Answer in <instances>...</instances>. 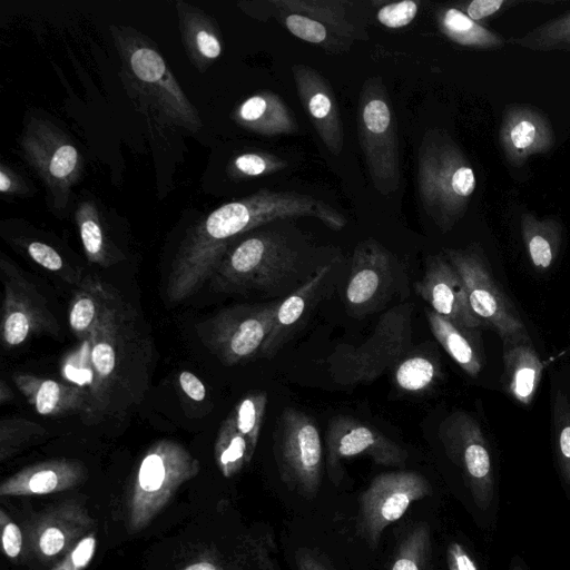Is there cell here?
<instances>
[{"label": "cell", "mask_w": 570, "mask_h": 570, "mask_svg": "<svg viewBox=\"0 0 570 570\" xmlns=\"http://www.w3.org/2000/svg\"><path fill=\"white\" fill-rule=\"evenodd\" d=\"M199 463L180 443L161 439L141 458L129 499V527L139 531L165 508L178 488L197 475Z\"/></svg>", "instance_id": "obj_6"}, {"label": "cell", "mask_w": 570, "mask_h": 570, "mask_svg": "<svg viewBox=\"0 0 570 570\" xmlns=\"http://www.w3.org/2000/svg\"><path fill=\"white\" fill-rule=\"evenodd\" d=\"M295 559L298 570H327L309 551H297Z\"/></svg>", "instance_id": "obj_50"}, {"label": "cell", "mask_w": 570, "mask_h": 570, "mask_svg": "<svg viewBox=\"0 0 570 570\" xmlns=\"http://www.w3.org/2000/svg\"><path fill=\"white\" fill-rule=\"evenodd\" d=\"M440 30L453 42L471 48L492 49L503 46L500 35L473 21L458 8H446L439 13Z\"/></svg>", "instance_id": "obj_30"}, {"label": "cell", "mask_w": 570, "mask_h": 570, "mask_svg": "<svg viewBox=\"0 0 570 570\" xmlns=\"http://www.w3.org/2000/svg\"><path fill=\"white\" fill-rule=\"evenodd\" d=\"M285 24L295 37L311 43H322L327 38L326 27L305 14L291 13L285 18Z\"/></svg>", "instance_id": "obj_40"}, {"label": "cell", "mask_w": 570, "mask_h": 570, "mask_svg": "<svg viewBox=\"0 0 570 570\" xmlns=\"http://www.w3.org/2000/svg\"><path fill=\"white\" fill-rule=\"evenodd\" d=\"M444 253L461 277L472 311L485 326L494 330L502 343L530 341L524 322L493 277L482 250L470 246Z\"/></svg>", "instance_id": "obj_8"}, {"label": "cell", "mask_w": 570, "mask_h": 570, "mask_svg": "<svg viewBox=\"0 0 570 570\" xmlns=\"http://www.w3.org/2000/svg\"><path fill=\"white\" fill-rule=\"evenodd\" d=\"M330 271V265L322 266L316 273L304 282L297 289L279 302L273 327L267 336L259 357H272L286 343L303 317L312 297L320 288L323 279Z\"/></svg>", "instance_id": "obj_25"}, {"label": "cell", "mask_w": 570, "mask_h": 570, "mask_svg": "<svg viewBox=\"0 0 570 570\" xmlns=\"http://www.w3.org/2000/svg\"><path fill=\"white\" fill-rule=\"evenodd\" d=\"M551 417L559 466L570 488V404L566 393L560 389L553 394Z\"/></svg>", "instance_id": "obj_36"}, {"label": "cell", "mask_w": 570, "mask_h": 570, "mask_svg": "<svg viewBox=\"0 0 570 570\" xmlns=\"http://www.w3.org/2000/svg\"><path fill=\"white\" fill-rule=\"evenodd\" d=\"M299 216L317 217L332 228L342 219L326 204L293 191L264 189L219 206L191 227L180 243L167 278L166 298L180 303L195 294L246 233L274 220Z\"/></svg>", "instance_id": "obj_2"}, {"label": "cell", "mask_w": 570, "mask_h": 570, "mask_svg": "<svg viewBox=\"0 0 570 570\" xmlns=\"http://www.w3.org/2000/svg\"><path fill=\"white\" fill-rule=\"evenodd\" d=\"M125 69L145 96L170 122L196 132L202 121L163 56L140 36H118Z\"/></svg>", "instance_id": "obj_9"}, {"label": "cell", "mask_w": 570, "mask_h": 570, "mask_svg": "<svg viewBox=\"0 0 570 570\" xmlns=\"http://www.w3.org/2000/svg\"><path fill=\"white\" fill-rule=\"evenodd\" d=\"M26 248L28 255L35 263L47 271L58 273L61 277L67 279V282H73V278L69 276L65 261L53 247L46 243L35 240L28 243Z\"/></svg>", "instance_id": "obj_41"}, {"label": "cell", "mask_w": 570, "mask_h": 570, "mask_svg": "<svg viewBox=\"0 0 570 570\" xmlns=\"http://www.w3.org/2000/svg\"><path fill=\"white\" fill-rule=\"evenodd\" d=\"M46 429L23 417H3L0 421V458L6 460L21 448L46 434Z\"/></svg>", "instance_id": "obj_38"}, {"label": "cell", "mask_w": 570, "mask_h": 570, "mask_svg": "<svg viewBox=\"0 0 570 570\" xmlns=\"http://www.w3.org/2000/svg\"><path fill=\"white\" fill-rule=\"evenodd\" d=\"M243 128L264 136L292 134L297 126L284 101L275 94L261 91L245 99L234 111Z\"/></svg>", "instance_id": "obj_24"}, {"label": "cell", "mask_w": 570, "mask_h": 570, "mask_svg": "<svg viewBox=\"0 0 570 570\" xmlns=\"http://www.w3.org/2000/svg\"><path fill=\"white\" fill-rule=\"evenodd\" d=\"M274 453L285 485L306 499L314 498L321 484L324 454L320 431L312 417L286 407L277 423Z\"/></svg>", "instance_id": "obj_10"}, {"label": "cell", "mask_w": 570, "mask_h": 570, "mask_svg": "<svg viewBox=\"0 0 570 570\" xmlns=\"http://www.w3.org/2000/svg\"><path fill=\"white\" fill-rule=\"evenodd\" d=\"M502 381L508 393L522 405L535 396L543 373V364L532 341L502 343Z\"/></svg>", "instance_id": "obj_23"}, {"label": "cell", "mask_w": 570, "mask_h": 570, "mask_svg": "<svg viewBox=\"0 0 570 570\" xmlns=\"http://www.w3.org/2000/svg\"><path fill=\"white\" fill-rule=\"evenodd\" d=\"M76 223L88 262L104 267L114 264L117 259L111 254L98 209L91 200L78 205Z\"/></svg>", "instance_id": "obj_31"}, {"label": "cell", "mask_w": 570, "mask_h": 570, "mask_svg": "<svg viewBox=\"0 0 570 570\" xmlns=\"http://www.w3.org/2000/svg\"><path fill=\"white\" fill-rule=\"evenodd\" d=\"M391 277L389 254L373 242L360 244L354 252L345 288L348 306L358 311L371 308L386 289Z\"/></svg>", "instance_id": "obj_20"}, {"label": "cell", "mask_w": 570, "mask_h": 570, "mask_svg": "<svg viewBox=\"0 0 570 570\" xmlns=\"http://www.w3.org/2000/svg\"><path fill=\"white\" fill-rule=\"evenodd\" d=\"M439 376L436 363L423 355L404 357L395 367L394 381L396 385L411 393L423 392L430 389Z\"/></svg>", "instance_id": "obj_35"}, {"label": "cell", "mask_w": 570, "mask_h": 570, "mask_svg": "<svg viewBox=\"0 0 570 570\" xmlns=\"http://www.w3.org/2000/svg\"><path fill=\"white\" fill-rule=\"evenodd\" d=\"M96 544L95 535L83 537L66 558L51 570H85L95 554Z\"/></svg>", "instance_id": "obj_44"}, {"label": "cell", "mask_w": 570, "mask_h": 570, "mask_svg": "<svg viewBox=\"0 0 570 570\" xmlns=\"http://www.w3.org/2000/svg\"><path fill=\"white\" fill-rule=\"evenodd\" d=\"M108 284L87 278L75 293L68 312L69 327L79 338H85L98 322L104 309Z\"/></svg>", "instance_id": "obj_29"}, {"label": "cell", "mask_w": 570, "mask_h": 570, "mask_svg": "<svg viewBox=\"0 0 570 570\" xmlns=\"http://www.w3.org/2000/svg\"><path fill=\"white\" fill-rule=\"evenodd\" d=\"M183 392L194 401H203L206 396V387L203 382L191 372L183 371L178 375Z\"/></svg>", "instance_id": "obj_48"}, {"label": "cell", "mask_w": 570, "mask_h": 570, "mask_svg": "<svg viewBox=\"0 0 570 570\" xmlns=\"http://www.w3.org/2000/svg\"><path fill=\"white\" fill-rule=\"evenodd\" d=\"M285 166L286 163L272 155L245 153L233 160L232 170L238 177H258L277 171Z\"/></svg>", "instance_id": "obj_39"}, {"label": "cell", "mask_w": 570, "mask_h": 570, "mask_svg": "<svg viewBox=\"0 0 570 570\" xmlns=\"http://www.w3.org/2000/svg\"><path fill=\"white\" fill-rule=\"evenodd\" d=\"M63 371L88 395L89 423L122 417L139 404L151 370V342L138 315L109 285L101 315Z\"/></svg>", "instance_id": "obj_1"}, {"label": "cell", "mask_w": 570, "mask_h": 570, "mask_svg": "<svg viewBox=\"0 0 570 570\" xmlns=\"http://www.w3.org/2000/svg\"><path fill=\"white\" fill-rule=\"evenodd\" d=\"M278 304H239L223 308L195 326L197 336L227 366L259 357Z\"/></svg>", "instance_id": "obj_7"}, {"label": "cell", "mask_w": 570, "mask_h": 570, "mask_svg": "<svg viewBox=\"0 0 570 570\" xmlns=\"http://www.w3.org/2000/svg\"><path fill=\"white\" fill-rule=\"evenodd\" d=\"M499 139L507 161L513 167H521L533 155L547 154L556 142L549 119L524 104L507 106Z\"/></svg>", "instance_id": "obj_18"}, {"label": "cell", "mask_w": 570, "mask_h": 570, "mask_svg": "<svg viewBox=\"0 0 570 570\" xmlns=\"http://www.w3.org/2000/svg\"><path fill=\"white\" fill-rule=\"evenodd\" d=\"M429 326L441 346L452 360L470 376H476L483 368V357L472 332L463 330L440 316L428 312Z\"/></svg>", "instance_id": "obj_28"}, {"label": "cell", "mask_w": 570, "mask_h": 570, "mask_svg": "<svg viewBox=\"0 0 570 570\" xmlns=\"http://www.w3.org/2000/svg\"><path fill=\"white\" fill-rule=\"evenodd\" d=\"M415 288L433 312L458 327L469 331L487 327L472 311L461 277L446 257L431 256Z\"/></svg>", "instance_id": "obj_17"}, {"label": "cell", "mask_w": 570, "mask_h": 570, "mask_svg": "<svg viewBox=\"0 0 570 570\" xmlns=\"http://www.w3.org/2000/svg\"><path fill=\"white\" fill-rule=\"evenodd\" d=\"M431 491L426 478L415 471H392L376 475L358 498L360 535L368 547L376 548L384 529Z\"/></svg>", "instance_id": "obj_13"}, {"label": "cell", "mask_w": 570, "mask_h": 570, "mask_svg": "<svg viewBox=\"0 0 570 570\" xmlns=\"http://www.w3.org/2000/svg\"><path fill=\"white\" fill-rule=\"evenodd\" d=\"M297 95L327 149L338 155L343 147V130L334 94L326 80L311 67L294 65Z\"/></svg>", "instance_id": "obj_19"}, {"label": "cell", "mask_w": 570, "mask_h": 570, "mask_svg": "<svg viewBox=\"0 0 570 570\" xmlns=\"http://www.w3.org/2000/svg\"><path fill=\"white\" fill-rule=\"evenodd\" d=\"M12 380L22 395L40 415L83 414L87 410V392L78 385L22 372L13 373Z\"/></svg>", "instance_id": "obj_22"}, {"label": "cell", "mask_w": 570, "mask_h": 570, "mask_svg": "<svg viewBox=\"0 0 570 570\" xmlns=\"http://www.w3.org/2000/svg\"><path fill=\"white\" fill-rule=\"evenodd\" d=\"M416 12L417 3L404 0L382 7L376 18L383 26L397 29L407 26L415 18Z\"/></svg>", "instance_id": "obj_43"}, {"label": "cell", "mask_w": 570, "mask_h": 570, "mask_svg": "<svg viewBox=\"0 0 570 570\" xmlns=\"http://www.w3.org/2000/svg\"><path fill=\"white\" fill-rule=\"evenodd\" d=\"M21 148L42 178L57 207H63L82 171V158L71 140L47 120L32 119L23 131Z\"/></svg>", "instance_id": "obj_14"}, {"label": "cell", "mask_w": 570, "mask_h": 570, "mask_svg": "<svg viewBox=\"0 0 570 570\" xmlns=\"http://www.w3.org/2000/svg\"><path fill=\"white\" fill-rule=\"evenodd\" d=\"M13 397L12 390L7 385L4 380H1L0 383V404L3 405L11 401Z\"/></svg>", "instance_id": "obj_51"}, {"label": "cell", "mask_w": 570, "mask_h": 570, "mask_svg": "<svg viewBox=\"0 0 570 570\" xmlns=\"http://www.w3.org/2000/svg\"><path fill=\"white\" fill-rule=\"evenodd\" d=\"M448 458L460 469L475 505L487 511L494 498L491 454L480 423L465 411H454L439 425Z\"/></svg>", "instance_id": "obj_12"}, {"label": "cell", "mask_w": 570, "mask_h": 570, "mask_svg": "<svg viewBox=\"0 0 570 570\" xmlns=\"http://www.w3.org/2000/svg\"><path fill=\"white\" fill-rule=\"evenodd\" d=\"M357 455L370 456L376 464L402 465L406 450L373 426L351 416L331 420L325 441V468L332 483L343 480L342 461Z\"/></svg>", "instance_id": "obj_16"}, {"label": "cell", "mask_w": 570, "mask_h": 570, "mask_svg": "<svg viewBox=\"0 0 570 570\" xmlns=\"http://www.w3.org/2000/svg\"><path fill=\"white\" fill-rule=\"evenodd\" d=\"M412 312L411 304L394 306L360 345L337 346L326 361L332 379L343 385L368 383L397 365L412 347Z\"/></svg>", "instance_id": "obj_4"}, {"label": "cell", "mask_w": 570, "mask_h": 570, "mask_svg": "<svg viewBox=\"0 0 570 570\" xmlns=\"http://www.w3.org/2000/svg\"><path fill=\"white\" fill-rule=\"evenodd\" d=\"M430 551V527L425 522L417 523L400 542L389 570H426Z\"/></svg>", "instance_id": "obj_33"}, {"label": "cell", "mask_w": 570, "mask_h": 570, "mask_svg": "<svg viewBox=\"0 0 570 570\" xmlns=\"http://www.w3.org/2000/svg\"><path fill=\"white\" fill-rule=\"evenodd\" d=\"M86 478L85 465L78 460L55 459L23 468L6 479L0 494L37 495L66 491Z\"/></svg>", "instance_id": "obj_21"}, {"label": "cell", "mask_w": 570, "mask_h": 570, "mask_svg": "<svg viewBox=\"0 0 570 570\" xmlns=\"http://www.w3.org/2000/svg\"><path fill=\"white\" fill-rule=\"evenodd\" d=\"M511 570H524V568L520 561H517L514 559V561L512 562V566H511Z\"/></svg>", "instance_id": "obj_53"}, {"label": "cell", "mask_w": 570, "mask_h": 570, "mask_svg": "<svg viewBox=\"0 0 570 570\" xmlns=\"http://www.w3.org/2000/svg\"><path fill=\"white\" fill-rule=\"evenodd\" d=\"M381 89L366 86L360 99L357 129L360 144L375 188L383 195L400 186L397 126Z\"/></svg>", "instance_id": "obj_11"}, {"label": "cell", "mask_w": 570, "mask_h": 570, "mask_svg": "<svg viewBox=\"0 0 570 570\" xmlns=\"http://www.w3.org/2000/svg\"><path fill=\"white\" fill-rule=\"evenodd\" d=\"M298 258V252L275 233L252 234L227 252L209 287L220 293L271 291L296 272Z\"/></svg>", "instance_id": "obj_5"}, {"label": "cell", "mask_w": 570, "mask_h": 570, "mask_svg": "<svg viewBox=\"0 0 570 570\" xmlns=\"http://www.w3.org/2000/svg\"><path fill=\"white\" fill-rule=\"evenodd\" d=\"M216 463L224 476L230 478L249 463L254 456L248 440L227 416L220 424L215 442Z\"/></svg>", "instance_id": "obj_32"}, {"label": "cell", "mask_w": 570, "mask_h": 570, "mask_svg": "<svg viewBox=\"0 0 570 570\" xmlns=\"http://www.w3.org/2000/svg\"><path fill=\"white\" fill-rule=\"evenodd\" d=\"M183 570H217L216 566L208 561H200L186 567Z\"/></svg>", "instance_id": "obj_52"}, {"label": "cell", "mask_w": 570, "mask_h": 570, "mask_svg": "<svg viewBox=\"0 0 570 570\" xmlns=\"http://www.w3.org/2000/svg\"><path fill=\"white\" fill-rule=\"evenodd\" d=\"M510 41L532 50L546 51L570 47V11Z\"/></svg>", "instance_id": "obj_37"}, {"label": "cell", "mask_w": 570, "mask_h": 570, "mask_svg": "<svg viewBox=\"0 0 570 570\" xmlns=\"http://www.w3.org/2000/svg\"><path fill=\"white\" fill-rule=\"evenodd\" d=\"M69 530L58 522L42 527L37 537V547L45 557H55L62 552L69 541Z\"/></svg>", "instance_id": "obj_42"}, {"label": "cell", "mask_w": 570, "mask_h": 570, "mask_svg": "<svg viewBox=\"0 0 570 570\" xmlns=\"http://www.w3.org/2000/svg\"><path fill=\"white\" fill-rule=\"evenodd\" d=\"M521 234L529 259L538 271L549 269L562 243V225L553 217L539 219L531 213L521 216Z\"/></svg>", "instance_id": "obj_27"}, {"label": "cell", "mask_w": 570, "mask_h": 570, "mask_svg": "<svg viewBox=\"0 0 570 570\" xmlns=\"http://www.w3.org/2000/svg\"><path fill=\"white\" fill-rule=\"evenodd\" d=\"M1 514V540L2 548L7 557L16 558L19 556L22 547V534L19 527L4 513Z\"/></svg>", "instance_id": "obj_45"}, {"label": "cell", "mask_w": 570, "mask_h": 570, "mask_svg": "<svg viewBox=\"0 0 570 570\" xmlns=\"http://www.w3.org/2000/svg\"><path fill=\"white\" fill-rule=\"evenodd\" d=\"M512 4H514L513 1L507 0H473L466 3L464 9L460 10L479 23V21L492 17Z\"/></svg>", "instance_id": "obj_46"}, {"label": "cell", "mask_w": 570, "mask_h": 570, "mask_svg": "<svg viewBox=\"0 0 570 570\" xmlns=\"http://www.w3.org/2000/svg\"><path fill=\"white\" fill-rule=\"evenodd\" d=\"M267 404L263 391L248 393L242 397L229 413L236 429L248 440L255 452Z\"/></svg>", "instance_id": "obj_34"}, {"label": "cell", "mask_w": 570, "mask_h": 570, "mask_svg": "<svg viewBox=\"0 0 570 570\" xmlns=\"http://www.w3.org/2000/svg\"><path fill=\"white\" fill-rule=\"evenodd\" d=\"M446 563L449 570H479L473 558L459 542L448 546Z\"/></svg>", "instance_id": "obj_47"}, {"label": "cell", "mask_w": 570, "mask_h": 570, "mask_svg": "<svg viewBox=\"0 0 570 570\" xmlns=\"http://www.w3.org/2000/svg\"><path fill=\"white\" fill-rule=\"evenodd\" d=\"M476 178L468 157L443 130L425 134L417 156V189L423 207L446 232L465 214Z\"/></svg>", "instance_id": "obj_3"}, {"label": "cell", "mask_w": 570, "mask_h": 570, "mask_svg": "<svg viewBox=\"0 0 570 570\" xmlns=\"http://www.w3.org/2000/svg\"><path fill=\"white\" fill-rule=\"evenodd\" d=\"M24 189L19 177L4 165L0 167V191L3 195H13Z\"/></svg>", "instance_id": "obj_49"}, {"label": "cell", "mask_w": 570, "mask_h": 570, "mask_svg": "<svg viewBox=\"0 0 570 570\" xmlns=\"http://www.w3.org/2000/svg\"><path fill=\"white\" fill-rule=\"evenodd\" d=\"M0 268L3 281L2 345L13 348L35 335H56L59 323L45 297L4 256H1Z\"/></svg>", "instance_id": "obj_15"}, {"label": "cell", "mask_w": 570, "mask_h": 570, "mask_svg": "<svg viewBox=\"0 0 570 570\" xmlns=\"http://www.w3.org/2000/svg\"><path fill=\"white\" fill-rule=\"evenodd\" d=\"M180 30L190 59L203 69L222 53V41L213 21L202 10L177 3Z\"/></svg>", "instance_id": "obj_26"}]
</instances>
